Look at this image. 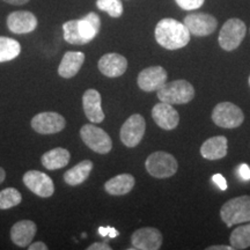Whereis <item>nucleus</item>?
<instances>
[{"instance_id": "6ab92c4d", "label": "nucleus", "mask_w": 250, "mask_h": 250, "mask_svg": "<svg viewBox=\"0 0 250 250\" xmlns=\"http://www.w3.org/2000/svg\"><path fill=\"white\" fill-rule=\"evenodd\" d=\"M85 62V54L79 51H67L58 66V74L64 79L76 77Z\"/></svg>"}, {"instance_id": "c9c22d12", "label": "nucleus", "mask_w": 250, "mask_h": 250, "mask_svg": "<svg viewBox=\"0 0 250 250\" xmlns=\"http://www.w3.org/2000/svg\"><path fill=\"white\" fill-rule=\"evenodd\" d=\"M208 250H233V247L232 246H221V245H218V246H211L208 247Z\"/></svg>"}, {"instance_id": "a211bd4d", "label": "nucleus", "mask_w": 250, "mask_h": 250, "mask_svg": "<svg viewBox=\"0 0 250 250\" xmlns=\"http://www.w3.org/2000/svg\"><path fill=\"white\" fill-rule=\"evenodd\" d=\"M36 224L31 220H21L13 225L11 229V240L19 247H27L36 235Z\"/></svg>"}, {"instance_id": "9d476101", "label": "nucleus", "mask_w": 250, "mask_h": 250, "mask_svg": "<svg viewBox=\"0 0 250 250\" xmlns=\"http://www.w3.org/2000/svg\"><path fill=\"white\" fill-rule=\"evenodd\" d=\"M23 183L31 192L42 198L51 197L55 192V186L49 175L40 170H29L23 175Z\"/></svg>"}, {"instance_id": "1a4fd4ad", "label": "nucleus", "mask_w": 250, "mask_h": 250, "mask_svg": "<svg viewBox=\"0 0 250 250\" xmlns=\"http://www.w3.org/2000/svg\"><path fill=\"white\" fill-rule=\"evenodd\" d=\"M31 127L40 134H55L64 130L66 121L64 116L54 111H44L35 115L30 122Z\"/></svg>"}, {"instance_id": "6e6552de", "label": "nucleus", "mask_w": 250, "mask_h": 250, "mask_svg": "<svg viewBox=\"0 0 250 250\" xmlns=\"http://www.w3.org/2000/svg\"><path fill=\"white\" fill-rule=\"evenodd\" d=\"M146 131V122L142 115L134 114L122 125L120 137L126 147H136L142 142Z\"/></svg>"}, {"instance_id": "f3484780", "label": "nucleus", "mask_w": 250, "mask_h": 250, "mask_svg": "<svg viewBox=\"0 0 250 250\" xmlns=\"http://www.w3.org/2000/svg\"><path fill=\"white\" fill-rule=\"evenodd\" d=\"M98 67L103 76L108 78H118L123 76L127 70V61L120 54H107L100 58Z\"/></svg>"}, {"instance_id": "4c0bfd02", "label": "nucleus", "mask_w": 250, "mask_h": 250, "mask_svg": "<svg viewBox=\"0 0 250 250\" xmlns=\"http://www.w3.org/2000/svg\"><path fill=\"white\" fill-rule=\"evenodd\" d=\"M5 177H6V171H5L4 168L0 167V184L4 182Z\"/></svg>"}, {"instance_id": "f8f14e48", "label": "nucleus", "mask_w": 250, "mask_h": 250, "mask_svg": "<svg viewBox=\"0 0 250 250\" xmlns=\"http://www.w3.org/2000/svg\"><path fill=\"white\" fill-rule=\"evenodd\" d=\"M134 249L158 250L162 245V234L154 227H144L137 229L131 236Z\"/></svg>"}, {"instance_id": "20e7f679", "label": "nucleus", "mask_w": 250, "mask_h": 250, "mask_svg": "<svg viewBox=\"0 0 250 250\" xmlns=\"http://www.w3.org/2000/svg\"><path fill=\"white\" fill-rule=\"evenodd\" d=\"M146 170L155 179H168L177 171L179 164L173 155L167 152H154L145 162Z\"/></svg>"}, {"instance_id": "7ed1b4c3", "label": "nucleus", "mask_w": 250, "mask_h": 250, "mask_svg": "<svg viewBox=\"0 0 250 250\" xmlns=\"http://www.w3.org/2000/svg\"><path fill=\"white\" fill-rule=\"evenodd\" d=\"M195 98V88L189 81L175 80L166 83L158 89V99L169 104H186Z\"/></svg>"}, {"instance_id": "58836bf2", "label": "nucleus", "mask_w": 250, "mask_h": 250, "mask_svg": "<svg viewBox=\"0 0 250 250\" xmlns=\"http://www.w3.org/2000/svg\"><path fill=\"white\" fill-rule=\"evenodd\" d=\"M249 85H250V77H249Z\"/></svg>"}, {"instance_id": "4be33fe9", "label": "nucleus", "mask_w": 250, "mask_h": 250, "mask_svg": "<svg viewBox=\"0 0 250 250\" xmlns=\"http://www.w3.org/2000/svg\"><path fill=\"white\" fill-rule=\"evenodd\" d=\"M136 180L130 174H121L108 180L104 184V190L111 196H123L133 189Z\"/></svg>"}, {"instance_id": "bb28decb", "label": "nucleus", "mask_w": 250, "mask_h": 250, "mask_svg": "<svg viewBox=\"0 0 250 250\" xmlns=\"http://www.w3.org/2000/svg\"><path fill=\"white\" fill-rule=\"evenodd\" d=\"M21 202H22V196L14 188H6L0 191V210H8L18 206Z\"/></svg>"}, {"instance_id": "7c9ffc66", "label": "nucleus", "mask_w": 250, "mask_h": 250, "mask_svg": "<svg viewBox=\"0 0 250 250\" xmlns=\"http://www.w3.org/2000/svg\"><path fill=\"white\" fill-rule=\"evenodd\" d=\"M99 233L101 234L102 236L104 237H110V239H115V237H117L120 235V233H118V230L115 229L114 227H100L99 228Z\"/></svg>"}, {"instance_id": "2eb2a0df", "label": "nucleus", "mask_w": 250, "mask_h": 250, "mask_svg": "<svg viewBox=\"0 0 250 250\" xmlns=\"http://www.w3.org/2000/svg\"><path fill=\"white\" fill-rule=\"evenodd\" d=\"M37 18L29 11L12 12L7 18L8 29L14 34H29L37 28Z\"/></svg>"}, {"instance_id": "412c9836", "label": "nucleus", "mask_w": 250, "mask_h": 250, "mask_svg": "<svg viewBox=\"0 0 250 250\" xmlns=\"http://www.w3.org/2000/svg\"><path fill=\"white\" fill-rule=\"evenodd\" d=\"M71 153L66 148L56 147L45 152L41 158L43 167L48 170H56L66 167L70 162Z\"/></svg>"}, {"instance_id": "2f4dec72", "label": "nucleus", "mask_w": 250, "mask_h": 250, "mask_svg": "<svg viewBox=\"0 0 250 250\" xmlns=\"http://www.w3.org/2000/svg\"><path fill=\"white\" fill-rule=\"evenodd\" d=\"M212 181H213V183L215 184V186L219 187V189H220V190H223V191L227 190L226 179H225V177L221 174L213 175V176H212Z\"/></svg>"}, {"instance_id": "f257e3e1", "label": "nucleus", "mask_w": 250, "mask_h": 250, "mask_svg": "<svg viewBox=\"0 0 250 250\" xmlns=\"http://www.w3.org/2000/svg\"><path fill=\"white\" fill-rule=\"evenodd\" d=\"M190 31L187 26L175 19H162L155 27V40L162 48L177 50L190 42Z\"/></svg>"}, {"instance_id": "aec40b11", "label": "nucleus", "mask_w": 250, "mask_h": 250, "mask_svg": "<svg viewBox=\"0 0 250 250\" xmlns=\"http://www.w3.org/2000/svg\"><path fill=\"white\" fill-rule=\"evenodd\" d=\"M228 148L227 138L224 136H217L208 138L201 147V154L206 160H220L226 156Z\"/></svg>"}, {"instance_id": "f704fd0d", "label": "nucleus", "mask_w": 250, "mask_h": 250, "mask_svg": "<svg viewBox=\"0 0 250 250\" xmlns=\"http://www.w3.org/2000/svg\"><path fill=\"white\" fill-rule=\"evenodd\" d=\"M29 250H48V246L44 242H35L33 245L28 246Z\"/></svg>"}, {"instance_id": "423d86ee", "label": "nucleus", "mask_w": 250, "mask_h": 250, "mask_svg": "<svg viewBox=\"0 0 250 250\" xmlns=\"http://www.w3.org/2000/svg\"><path fill=\"white\" fill-rule=\"evenodd\" d=\"M80 137L88 148L99 154H107L111 151L112 142L110 136L101 127L86 124L80 129Z\"/></svg>"}, {"instance_id": "4468645a", "label": "nucleus", "mask_w": 250, "mask_h": 250, "mask_svg": "<svg viewBox=\"0 0 250 250\" xmlns=\"http://www.w3.org/2000/svg\"><path fill=\"white\" fill-rule=\"evenodd\" d=\"M152 118L164 130H173L180 123V116L173 104L161 102L152 109Z\"/></svg>"}, {"instance_id": "dca6fc26", "label": "nucleus", "mask_w": 250, "mask_h": 250, "mask_svg": "<svg viewBox=\"0 0 250 250\" xmlns=\"http://www.w3.org/2000/svg\"><path fill=\"white\" fill-rule=\"evenodd\" d=\"M83 107L86 117L90 123L99 124L104 121V112L102 110L101 94L96 89H87L83 96Z\"/></svg>"}, {"instance_id": "c756f323", "label": "nucleus", "mask_w": 250, "mask_h": 250, "mask_svg": "<svg viewBox=\"0 0 250 250\" xmlns=\"http://www.w3.org/2000/svg\"><path fill=\"white\" fill-rule=\"evenodd\" d=\"M175 1L184 11H195L202 7L205 0H175Z\"/></svg>"}, {"instance_id": "9b49d317", "label": "nucleus", "mask_w": 250, "mask_h": 250, "mask_svg": "<svg viewBox=\"0 0 250 250\" xmlns=\"http://www.w3.org/2000/svg\"><path fill=\"white\" fill-rule=\"evenodd\" d=\"M186 24L190 34L195 36H208L217 29L218 21L214 17L206 13H191L184 18Z\"/></svg>"}, {"instance_id": "39448f33", "label": "nucleus", "mask_w": 250, "mask_h": 250, "mask_svg": "<svg viewBox=\"0 0 250 250\" xmlns=\"http://www.w3.org/2000/svg\"><path fill=\"white\" fill-rule=\"evenodd\" d=\"M247 27L245 22L240 19H229L224 23L219 33V45L225 51H233L239 48L245 39Z\"/></svg>"}, {"instance_id": "f03ea898", "label": "nucleus", "mask_w": 250, "mask_h": 250, "mask_svg": "<svg viewBox=\"0 0 250 250\" xmlns=\"http://www.w3.org/2000/svg\"><path fill=\"white\" fill-rule=\"evenodd\" d=\"M220 217L227 227L250 223V196L235 197L225 203L220 208Z\"/></svg>"}, {"instance_id": "72a5a7b5", "label": "nucleus", "mask_w": 250, "mask_h": 250, "mask_svg": "<svg viewBox=\"0 0 250 250\" xmlns=\"http://www.w3.org/2000/svg\"><path fill=\"white\" fill-rule=\"evenodd\" d=\"M87 250H111V247L107 242H95L87 247Z\"/></svg>"}, {"instance_id": "5701e85b", "label": "nucleus", "mask_w": 250, "mask_h": 250, "mask_svg": "<svg viewBox=\"0 0 250 250\" xmlns=\"http://www.w3.org/2000/svg\"><path fill=\"white\" fill-rule=\"evenodd\" d=\"M101 28V20L96 13H88L85 18L78 20V31L85 44L95 39Z\"/></svg>"}, {"instance_id": "0eeeda50", "label": "nucleus", "mask_w": 250, "mask_h": 250, "mask_svg": "<svg viewBox=\"0 0 250 250\" xmlns=\"http://www.w3.org/2000/svg\"><path fill=\"white\" fill-rule=\"evenodd\" d=\"M212 120L218 126L225 127V129H234L243 123L245 115L241 109L234 103L221 102L214 107L212 112Z\"/></svg>"}, {"instance_id": "473e14b6", "label": "nucleus", "mask_w": 250, "mask_h": 250, "mask_svg": "<svg viewBox=\"0 0 250 250\" xmlns=\"http://www.w3.org/2000/svg\"><path fill=\"white\" fill-rule=\"evenodd\" d=\"M239 174L240 177L245 181H249L250 180V167L248 165L242 164L239 167Z\"/></svg>"}, {"instance_id": "cd10ccee", "label": "nucleus", "mask_w": 250, "mask_h": 250, "mask_svg": "<svg viewBox=\"0 0 250 250\" xmlns=\"http://www.w3.org/2000/svg\"><path fill=\"white\" fill-rule=\"evenodd\" d=\"M62 35H64V40L67 43H70V44H85L83 40L81 39L79 31H78V20L66 21V22L62 24Z\"/></svg>"}, {"instance_id": "b1692460", "label": "nucleus", "mask_w": 250, "mask_h": 250, "mask_svg": "<svg viewBox=\"0 0 250 250\" xmlns=\"http://www.w3.org/2000/svg\"><path fill=\"white\" fill-rule=\"evenodd\" d=\"M93 162L90 160H83L79 162V164L71 168L64 174V181L65 183L71 187L79 186V184L83 183L88 179L90 171L93 170Z\"/></svg>"}, {"instance_id": "ddd939ff", "label": "nucleus", "mask_w": 250, "mask_h": 250, "mask_svg": "<svg viewBox=\"0 0 250 250\" xmlns=\"http://www.w3.org/2000/svg\"><path fill=\"white\" fill-rule=\"evenodd\" d=\"M167 71L162 66H149L140 72L137 83L144 92H154L167 83Z\"/></svg>"}, {"instance_id": "e433bc0d", "label": "nucleus", "mask_w": 250, "mask_h": 250, "mask_svg": "<svg viewBox=\"0 0 250 250\" xmlns=\"http://www.w3.org/2000/svg\"><path fill=\"white\" fill-rule=\"evenodd\" d=\"M2 1L7 2V4L11 5H24L27 2H29L30 0H2Z\"/></svg>"}, {"instance_id": "393cba45", "label": "nucleus", "mask_w": 250, "mask_h": 250, "mask_svg": "<svg viewBox=\"0 0 250 250\" xmlns=\"http://www.w3.org/2000/svg\"><path fill=\"white\" fill-rule=\"evenodd\" d=\"M21 52V45L17 40L0 36V62L13 61Z\"/></svg>"}, {"instance_id": "c85d7f7f", "label": "nucleus", "mask_w": 250, "mask_h": 250, "mask_svg": "<svg viewBox=\"0 0 250 250\" xmlns=\"http://www.w3.org/2000/svg\"><path fill=\"white\" fill-rule=\"evenodd\" d=\"M96 7L108 13L111 18H120L123 14V4L121 0H96Z\"/></svg>"}, {"instance_id": "a878e982", "label": "nucleus", "mask_w": 250, "mask_h": 250, "mask_svg": "<svg viewBox=\"0 0 250 250\" xmlns=\"http://www.w3.org/2000/svg\"><path fill=\"white\" fill-rule=\"evenodd\" d=\"M230 246L233 249H247L250 247V224L241 225L235 228L229 237Z\"/></svg>"}]
</instances>
